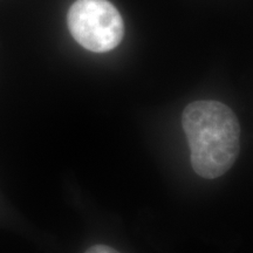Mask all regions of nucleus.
I'll return each mask as SVG.
<instances>
[{
    "label": "nucleus",
    "instance_id": "nucleus-1",
    "mask_svg": "<svg viewBox=\"0 0 253 253\" xmlns=\"http://www.w3.org/2000/svg\"><path fill=\"white\" fill-rule=\"evenodd\" d=\"M182 125L191 153L192 169L203 178L224 175L236 162L240 126L236 114L218 101H195L185 107Z\"/></svg>",
    "mask_w": 253,
    "mask_h": 253
},
{
    "label": "nucleus",
    "instance_id": "nucleus-2",
    "mask_svg": "<svg viewBox=\"0 0 253 253\" xmlns=\"http://www.w3.org/2000/svg\"><path fill=\"white\" fill-rule=\"evenodd\" d=\"M68 30L79 45L94 53L116 48L125 37V23L108 0H77L68 9Z\"/></svg>",
    "mask_w": 253,
    "mask_h": 253
},
{
    "label": "nucleus",
    "instance_id": "nucleus-3",
    "mask_svg": "<svg viewBox=\"0 0 253 253\" xmlns=\"http://www.w3.org/2000/svg\"><path fill=\"white\" fill-rule=\"evenodd\" d=\"M86 253H120L114 250L113 248H109L107 245H94L90 249H88Z\"/></svg>",
    "mask_w": 253,
    "mask_h": 253
}]
</instances>
